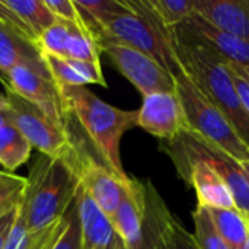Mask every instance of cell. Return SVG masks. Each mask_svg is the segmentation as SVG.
I'll use <instances>...</instances> for the list:
<instances>
[{"instance_id":"cell-4","label":"cell","mask_w":249,"mask_h":249,"mask_svg":"<svg viewBox=\"0 0 249 249\" xmlns=\"http://www.w3.org/2000/svg\"><path fill=\"white\" fill-rule=\"evenodd\" d=\"M177 55L182 70L225 115L249 147V115L244 109L226 61L201 45L178 39Z\"/></svg>"},{"instance_id":"cell-10","label":"cell","mask_w":249,"mask_h":249,"mask_svg":"<svg viewBox=\"0 0 249 249\" xmlns=\"http://www.w3.org/2000/svg\"><path fill=\"white\" fill-rule=\"evenodd\" d=\"M112 66L144 96L177 90L174 76L149 55L127 45L109 44L102 48Z\"/></svg>"},{"instance_id":"cell-20","label":"cell","mask_w":249,"mask_h":249,"mask_svg":"<svg viewBox=\"0 0 249 249\" xmlns=\"http://www.w3.org/2000/svg\"><path fill=\"white\" fill-rule=\"evenodd\" d=\"M31 152L32 146L12 123L0 127V165L4 169H18L28 162Z\"/></svg>"},{"instance_id":"cell-38","label":"cell","mask_w":249,"mask_h":249,"mask_svg":"<svg viewBox=\"0 0 249 249\" xmlns=\"http://www.w3.org/2000/svg\"><path fill=\"white\" fill-rule=\"evenodd\" d=\"M0 175H1V172H0Z\"/></svg>"},{"instance_id":"cell-7","label":"cell","mask_w":249,"mask_h":249,"mask_svg":"<svg viewBox=\"0 0 249 249\" xmlns=\"http://www.w3.org/2000/svg\"><path fill=\"white\" fill-rule=\"evenodd\" d=\"M165 143L171 144L187 156L204 160L212 165L231 190L236 209L249 219V185L236 159L193 131H184L175 140Z\"/></svg>"},{"instance_id":"cell-28","label":"cell","mask_w":249,"mask_h":249,"mask_svg":"<svg viewBox=\"0 0 249 249\" xmlns=\"http://www.w3.org/2000/svg\"><path fill=\"white\" fill-rule=\"evenodd\" d=\"M53 249H80V228H79L76 201H73V204L69 209V223L64 232L61 233V236L54 244Z\"/></svg>"},{"instance_id":"cell-31","label":"cell","mask_w":249,"mask_h":249,"mask_svg":"<svg viewBox=\"0 0 249 249\" xmlns=\"http://www.w3.org/2000/svg\"><path fill=\"white\" fill-rule=\"evenodd\" d=\"M228 64V63H226ZM229 67V66H228ZM231 70V69H229ZM231 74H232V79H233V83H235V88H236V92L241 98V102L244 105V109L247 111V114L249 115V82H247L244 77H241L239 74H236L235 71L231 70Z\"/></svg>"},{"instance_id":"cell-35","label":"cell","mask_w":249,"mask_h":249,"mask_svg":"<svg viewBox=\"0 0 249 249\" xmlns=\"http://www.w3.org/2000/svg\"><path fill=\"white\" fill-rule=\"evenodd\" d=\"M7 108H9V104H7L6 96H1L0 95V109H7Z\"/></svg>"},{"instance_id":"cell-6","label":"cell","mask_w":249,"mask_h":249,"mask_svg":"<svg viewBox=\"0 0 249 249\" xmlns=\"http://www.w3.org/2000/svg\"><path fill=\"white\" fill-rule=\"evenodd\" d=\"M4 90L10 123L29 142L32 149L53 159H64L73 152L74 146L64 128L54 124L34 104L20 98L10 89L4 88Z\"/></svg>"},{"instance_id":"cell-19","label":"cell","mask_w":249,"mask_h":249,"mask_svg":"<svg viewBox=\"0 0 249 249\" xmlns=\"http://www.w3.org/2000/svg\"><path fill=\"white\" fill-rule=\"evenodd\" d=\"M213 223L229 249H244L249 238V219L238 209H209Z\"/></svg>"},{"instance_id":"cell-34","label":"cell","mask_w":249,"mask_h":249,"mask_svg":"<svg viewBox=\"0 0 249 249\" xmlns=\"http://www.w3.org/2000/svg\"><path fill=\"white\" fill-rule=\"evenodd\" d=\"M239 165H241V168H242V171H244V174H245V178H247V181H248V185H249V160L239 162Z\"/></svg>"},{"instance_id":"cell-32","label":"cell","mask_w":249,"mask_h":249,"mask_svg":"<svg viewBox=\"0 0 249 249\" xmlns=\"http://www.w3.org/2000/svg\"><path fill=\"white\" fill-rule=\"evenodd\" d=\"M228 66H229V69L232 71H235L236 74H239L241 77H244L247 82H249V67L238 66V64H231V63H228Z\"/></svg>"},{"instance_id":"cell-2","label":"cell","mask_w":249,"mask_h":249,"mask_svg":"<svg viewBox=\"0 0 249 249\" xmlns=\"http://www.w3.org/2000/svg\"><path fill=\"white\" fill-rule=\"evenodd\" d=\"M131 13L114 16L93 29L101 50L109 44L127 45L153 58L174 77L182 73L174 29L165 26L147 0H124Z\"/></svg>"},{"instance_id":"cell-33","label":"cell","mask_w":249,"mask_h":249,"mask_svg":"<svg viewBox=\"0 0 249 249\" xmlns=\"http://www.w3.org/2000/svg\"><path fill=\"white\" fill-rule=\"evenodd\" d=\"M10 123V114H9V108L7 109H0V127H3L4 124Z\"/></svg>"},{"instance_id":"cell-26","label":"cell","mask_w":249,"mask_h":249,"mask_svg":"<svg viewBox=\"0 0 249 249\" xmlns=\"http://www.w3.org/2000/svg\"><path fill=\"white\" fill-rule=\"evenodd\" d=\"M26 178L1 172L0 175V217L12 212L22 201Z\"/></svg>"},{"instance_id":"cell-16","label":"cell","mask_w":249,"mask_h":249,"mask_svg":"<svg viewBox=\"0 0 249 249\" xmlns=\"http://www.w3.org/2000/svg\"><path fill=\"white\" fill-rule=\"evenodd\" d=\"M194 13L249 42V0H194Z\"/></svg>"},{"instance_id":"cell-11","label":"cell","mask_w":249,"mask_h":249,"mask_svg":"<svg viewBox=\"0 0 249 249\" xmlns=\"http://www.w3.org/2000/svg\"><path fill=\"white\" fill-rule=\"evenodd\" d=\"M0 82L20 98L39 108L54 124L66 130V107L58 85L29 69L18 67L0 73Z\"/></svg>"},{"instance_id":"cell-25","label":"cell","mask_w":249,"mask_h":249,"mask_svg":"<svg viewBox=\"0 0 249 249\" xmlns=\"http://www.w3.org/2000/svg\"><path fill=\"white\" fill-rule=\"evenodd\" d=\"M70 34V22L57 19L47 31H44L36 42L42 55L66 58V44Z\"/></svg>"},{"instance_id":"cell-22","label":"cell","mask_w":249,"mask_h":249,"mask_svg":"<svg viewBox=\"0 0 249 249\" xmlns=\"http://www.w3.org/2000/svg\"><path fill=\"white\" fill-rule=\"evenodd\" d=\"M101 47L92 32L85 23H71L70 34L66 44V58L86 61V63H101Z\"/></svg>"},{"instance_id":"cell-13","label":"cell","mask_w":249,"mask_h":249,"mask_svg":"<svg viewBox=\"0 0 249 249\" xmlns=\"http://www.w3.org/2000/svg\"><path fill=\"white\" fill-rule=\"evenodd\" d=\"M137 127L160 139V142L175 140L184 131H190L177 90L144 96L137 109Z\"/></svg>"},{"instance_id":"cell-37","label":"cell","mask_w":249,"mask_h":249,"mask_svg":"<svg viewBox=\"0 0 249 249\" xmlns=\"http://www.w3.org/2000/svg\"><path fill=\"white\" fill-rule=\"evenodd\" d=\"M244 249H249V238H248V241H247V244H245V248Z\"/></svg>"},{"instance_id":"cell-3","label":"cell","mask_w":249,"mask_h":249,"mask_svg":"<svg viewBox=\"0 0 249 249\" xmlns=\"http://www.w3.org/2000/svg\"><path fill=\"white\" fill-rule=\"evenodd\" d=\"M79 179L71 163L64 158L39 155L29 171L20 201L31 235L60 220L74 201Z\"/></svg>"},{"instance_id":"cell-23","label":"cell","mask_w":249,"mask_h":249,"mask_svg":"<svg viewBox=\"0 0 249 249\" xmlns=\"http://www.w3.org/2000/svg\"><path fill=\"white\" fill-rule=\"evenodd\" d=\"M193 220H194V239L200 249H229L225 239L217 232L213 219L210 216L209 209L201 207L197 204L196 210L193 212Z\"/></svg>"},{"instance_id":"cell-14","label":"cell","mask_w":249,"mask_h":249,"mask_svg":"<svg viewBox=\"0 0 249 249\" xmlns=\"http://www.w3.org/2000/svg\"><path fill=\"white\" fill-rule=\"evenodd\" d=\"M76 210L80 228V249H114L118 235L111 219L96 206L79 185L76 191Z\"/></svg>"},{"instance_id":"cell-30","label":"cell","mask_w":249,"mask_h":249,"mask_svg":"<svg viewBox=\"0 0 249 249\" xmlns=\"http://www.w3.org/2000/svg\"><path fill=\"white\" fill-rule=\"evenodd\" d=\"M18 209H19V206L0 217V249L4 248L7 236H9V233H10V231L13 228L15 219H16V214H18Z\"/></svg>"},{"instance_id":"cell-29","label":"cell","mask_w":249,"mask_h":249,"mask_svg":"<svg viewBox=\"0 0 249 249\" xmlns=\"http://www.w3.org/2000/svg\"><path fill=\"white\" fill-rule=\"evenodd\" d=\"M44 1L57 19L71 23H85L73 0H44Z\"/></svg>"},{"instance_id":"cell-15","label":"cell","mask_w":249,"mask_h":249,"mask_svg":"<svg viewBox=\"0 0 249 249\" xmlns=\"http://www.w3.org/2000/svg\"><path fill=\"white\" fill-rule=\"evenodd\" d=\"M125 249H142L144 222V181L128 178L123 200L111 219Z\"/></svg>"},{"instance_id":"cell-18","label":"cell","mask_w":249,"mask_h":249,"mask_svg":"<svg viewBox=\"0 0 249 249\" xmlns=\"http://www.w3.org/2000/svg\"><path fill=\"white\" fill-rule=\"evenodd\" d=\"M44 58L47 69L58 88H85V85L107 88L101 63H86L53 55H44Z\"/></svg>"},{"instance_id":"cell-21","label":"cell","mask_w":249,"mask_h":249,"mask_svg":"<svg viewBox=\"0 0 249 249\" xmlns=\"http://www.w3.org/2000/svg\"><path fill=\"white\" fill-rule=\"evenodd\" d=\"M6 4L15 10L19 18L25 22L28 29L31 31L35 42H38L41 34L47 31L57 18L47 7L44 0H4Z\"/></svg>"},{"instance_id":"cell-17","label":"cell","mask_w":249,"mask_h":249,"mask_svg":"<svg viewBox=\"0 0 249 249\" xmlns=\"http://www.w3.org/2000/svg\"><path fill=\"white\" fill-rule=\"evenodd\" d=\"M18 67L29 69L53 80L47 69L45 58L38 47L0 23V73H6Z\"/></svg>"},{"instance_id":"cell-8","label":"cell","mask_w":249,"mask_h":249,"mask_svg":"<svg viewBox=\"0 0 249 249\" xmlns=\"http://www.w3.org/2000/svg\"><path fill=\"white\" fill-rule=\"evenodd\" d=\"M142 249H200L194 235L171 213L150 181H144Z\"/></svg>"},{"instance_id":"cell-24","label":"cell","mask_w":249,"mask_h":249,"mask_svg":"<svg viewBox=\"0 0 249 249\" xmlns=\"http://www.w3.org/2000/svg\"><path fill=\"white\" fill-rule=\"evenodd\" d=\"M160 22L175 29L194 13V0H147Z\"/></svg>"},{"instance_id":"cell-12","label":"cell","mask_w":249,"mask_h":249,"mask_svg":"<svg viewBox=\"0 0 249 249\" xmlns=\"http://www.w3.org/2000/svg\"><path fill=\"white\" fill-rule=\"evenodd\" d=\"M174 32L178 41L201 45L226 63L249 67V42L213 26L196 13L178 25Z\"/></svg>"},{"instance_id":"cell-9","label":"cell","mask_w":249,"mask_h":249,"mask_svg":"<svg viewBox=\"0 0 249 249\" xmlns=\"http://www.w3.org/2000/svg\"><path fill=\"white\" fill-rule=\"evenodd\" d=\"M66 159L74 168L79 185L88 193L96 206L112 219L123 200L124 187L130 177L127 179L118 178L89 152L76 146Z\"/></svg>"},{"instance_id":"cell-5","label":"cell","mask_w":249,"mask_h":249,"mask_svg":"<svg viewBox=\"0 0 249 249\" xmlns=\"http://www.w3.org/2000/svg\"><path fill=\"white\" fill-rule=\"evenodd\" d=\"M177 93L185 112L188 130L209 140L238 162L249 160V147L242 142L233 125L206 98L193 79L185 73L174 77Z\"/></svg>"},{"instance_id":"cell-27","label":"cell","mask_w":249,"mask_h":249,"mask_svg":"<svg viewBox=\"0 0 249 249\" xmlns=\"http://www.w3.org/2000/svg\"><path fill=\"white\" fill-rule=\"evenodd\" d=\"M67 223H69V210L60 220H57L55 223L50 225L48 228L34 233L32 242H31L28 249H53L54 244L57 242V239L64 232Z\"/></svg>"},{"instance_id":"cell-36","label":"cell","mask_w":249,"mask_h":249,"mask_svg":"<svg viewBox=\"0 0 249 249\" xmlns=\"http://www.w3.org/2000/svg\"><path fill=\"white\" fill-rule=\"evenodd\" d=\"M114 249H125V247H124V244H123V241L118 238V241H117V245H115V248Z\"/></svg>"},{"instance_id":"cell-1","label":"cell","mask_w":249,"mask_h":249,"mask_svg":"<svg viewBox=\"0 0 249 249\" xmlns=\"http://www.w3.org/2000/svg\"><path fill=\"white\" fill-rule=\"evenodd\" d=\"M66 115L77 121L89 139L98 160L121 179H127L121 163L120 143L123 136L137 125V109L125 111L98 98L89 89L60 88Z\"/></svg>"}]
</instances>
